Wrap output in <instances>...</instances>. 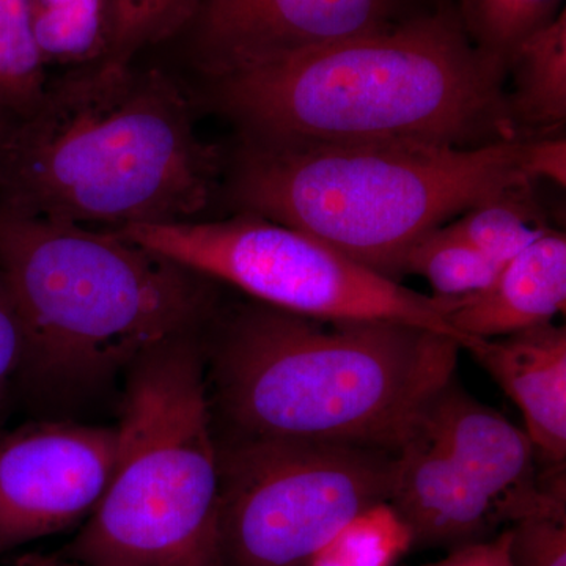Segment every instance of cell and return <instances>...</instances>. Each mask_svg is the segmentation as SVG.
<instances>
[{"mask_svg":"<svg viewBox=\"0 0 566 566\" xmlns=\"http://www.w3.org/2000/svg\"><path fill=\"white\" fill-rule=\"evenodd\" d=\"M510 528L485 542L472 543V545L449 551V556L433 564L419 566H513L510 556Z\"/></svg>","mask_w":566,"mask_h":566,"instance_id":"26","label":"cell"},{"mask_svg":"<svg viewBox=\"0 0 566 566\" xmlns=\"http://www.w3.org/2000/svg\"><path fill=\"white\" fill-rule=\"evenodd\" d=\"M513 91L506 96L516 139L560 134L566 120V13L532 33L510 63Z\"/></svg>","mask_w":566,"mask_h":566,"instance_id":"15","label":"cell"},{"mask_svg":"<svg viewBox=\"0 0 566 566\" xmlns=\"http://www.w3.org/2000/svg\"><path fill=\"white\" fill-rule=\"evenodd\" d=\"M48 81L32 36L29 0H0V115L10 122L24 117Z\"/></svg>","mask_w":566,"mask_h":566,"instance_id":"21","label":"cell"},{"mask_svg":"<svg viewBox=\"0 0 566 566\" xmlns=\"http://www.w3.org/2000/svg\"><path fill=\"white\" fill-rule=\"evenodd\" d=\"M416 0H200L182 35L208 81L386 31Z\"/></svg>","mask_w":566,"mask_h":566,"instance_id":"10","label":"cell"},{"mask_svg":"<svg viewBox=\"0 0 566 566\" xmlns=\"http://www.w3.org/2000/svg\"><path fill=\"white\" fill-rule=\"evenodd\" d=\"M200 0H109L107 61H136L137 54L182 35Z\"/></svg>","mask_w":566,"mask_h":566,"instance_id":"22","label":"cell"},{"mask_svg":"<svg viewBox=\"0 0 566 566\" xmlns=\"http://www.w3.org/2000/svg\"><path fill=\"white\" fill-rule=\"evenodd\" d=\"M29 17L46 70H80L109 57V0H29Z\"/></svg>","mask_w":566,"mask_h":566,"instance_id":"16","label":"cell"},{"mask_svg":"<svg viewBox=\"0 0 566 566\" xmlns=\"http://www.w3.org/2000/svg\"><path fill=\"white\" fill-rule=\"evenodd\" d=\"M126 371L109 485L57 554L87 566H221L203 335L156 346Z\"/></svg>","mask_w":566,"mask_h":566,"instance_id":"6","label":"cell"},{"mask_svg":"<svg viewBox=\"0 0 566 566\" xmlns=\"http://www.w3.org/2000/svg\"><path fill=\"white\" fill-rule=\"evenodd\" d=\"M24 359V335L20 319L0 279V405L10 379Z\"/></svg>","mask_w":566,"mask_h":566,"instance_id":"25","label":"cell"},{"mask_svg":"<svg viewBox=\"0 0 566 566\" xmlns=\"http://www.w3.org/2000/svg\"><path fill=\"white\" fill-rule=\"evenodd\" d=\"M504 76L465 35L450 0L386 29L210 81L212 99L260 142L516 139Z\"/></svg>","mask_w":566,"mask_h":566,"instance_id":"3","label":"cell"},{"mask_svg":"<svg viewBox=\"0 0 566 566\" xmlns=\"http://www.w3.org/2000/svg\"><path fill=\"white\" fill-rule=\"evenodd\" d=\"M523 140L479 147L431 142L241 139L227 170L240 212L262 216L398 281L409 249L474 205L534 182Z\"/></svg>","mask_w":566,"mask_h":566,"instance_id":"4","label":"cell"},{"mask_svg":"<svg viewBox=\"0 0 566 566\" xmlns=\"http://www.w3.org/2000/svg\"><path fill=\"white\" fill-rule=\"evenodd\" d=\"M0 279L24 335L29 370L92 385L145 353L208 329L216 282L112 230L0 205Z\"/></svg>","mask_w":566,"mask_h":566,"instance_id":"5","label":"cell"},{"mask_svg":"<svg viewBox=\"0 0 566 566\" xmlns=\"http://www.w3.org/2000/svg\"><path fill=\"white\" fill-rule=\"evenodd\" d=\"M10 120L7 117H3V115H0V137L3 136V133L7 132V128L10 126Z\"/></svg>","mask_w":566,"mask_h":566,"instance_id":"28","label":"cell"},{"mask_svg":"<svg viewBox=\"0 0 566 566\" xmlns=\"http://www.w3.org/2000/svg\"><path fill=\"white\" fill-rule=\"evenodd\" d=\"M222 172V153L197 133L185 88L134 61L48 81L0 137V205L92 229L197 221Z\"/></svg>","mask_w":566,"mask_h":566,"instance_id":"1","label":"cell"},{"mask_svg":"<svg viewBox=\"0 0 566 566\" xmlns=\"http://www.w3.org/2000/svg\"><path fill=\"white\" fill-rule=\"evenodd\" d=\"M509 528L513 566H566V515L528 516Z\"/></svg>","mask_w":566,"mask_h":566,"instance_id":"23","label":"cell"},{"mask_svg":"<svg viewBox=\"0 0 566 566\" xmlns=\"http://www.w3.org/2000/svg\"><path fill=\"white\" fill-rule=\"evenodd\" d=\"M115 455L117 427L36 422L0 436V556L87 520Z\"/></svg>","mask_w":566,"mask_h":566,"instance_id":"9","label":"cell"},{"mask_svg":"<svg viewBox=\"0 0 566 566\" xmlns=\"http://www.w3.org/2000/svg\"><path fill=\"white\" fill-rule=\"evenodd\" d=\"M501 266L488 260L447 226L417 241L405 255L401 274H417L430 283L438 300H463L483 292Z\"/></svg>","mask_w":566,"mask_h":566,"instance_id":"19","label":"cell"},{"mask_svg":"<svg viewBox=\"0 0 566 566\" xmlns=\"http://www.w3.org/2000/svg\"><path fill=\"white\" fill-rule=\"evenodd\" d=\"M208 327V392L223 438L397 452L463 349L412 324L312 318L252 300L219 308Z\"/></svg>","mask_w":566,"mask_h":566,"instance_id":"2","label":"cell"},{"mask_svg":"<svg viewBox=\"0 0 566 566\" xmlns=\"http://www.w3.org/2000/svg\"><path fill=\"white\" fill-rule=\"evenodd\" d=\"M221 566H307L346 521L389 501L395 452L219 438Z\"/></svg>","mask_w":566,"mask_h":566,"instance_id":"8","label":"cell"},{"mask_svg":"<svg viewBox=\"0 0 566 566\" xmlns=\"http://www.w3.org/2000/svg\"><path fill=\"white\" fill-rule=\"evenodd\" d=\"M387 502L411 528L415 547L453 551L506 528L490 499L420 427L395 452Z\"/></svg>","mask_w":566,"mask_h":566,"instance_id":"12","label":"cell"},{"mask_svg":"<svg viewBox=\"0 0 566 566\" xmlns=\"http://www.w3.org/2000/svg\"><path fill=\"white\" fill-rule=\"evenodd\" d=\"M465 352L520 409L543 468H565V327L547 323L504 337L476 338Z\"/></svg>","mask_w":566,"mask_h":566,"instance_id":"13","label":"cell"},{"mask_svg":"<svg viewBox=\"0 0 566 566\" xmlns=\"http://www.w3.org/2000/svg\"><path fill=\"white\" fill-rule=\"evenodd\" d=\"M521 161L528 180H547L565 188L566 139L564 134L523 140Z\"/></svg>","mask_w":566,"mask_h":566,"instance_id":"24","label":"cell"},{"mask_svg":"<svg viewBox=\"0 0 566 566\" xmlns=\"http://www.w3.org/2000/svg\"><path fill=\"white\" fill-rule=\"evenodd\" d=\"M465 35L501 76L517 48L556 20L562 0H450Z\"/></svg>","mask_w":566,"mask_h":566,"instance_id":"18","label":"cell"},{"mask_svg":"<svg viewBox=\"0 0 566 566\" xmlns=\"http://www.w3.org/2000/svg\"><path fill=\"white\" fill-rule=\"evenodd\" d=\"M411 549V528L389 502H379L346 521L307 566H397Z\"/></svg>","mask_w":566,"mask_h":566,"instance_id":"20","label":"cell"},{"mask_svg":"<svg viewBox=\"0 0 566 566\" xmlns=\"http://www.w3.org/2000/svg\"><path fill=\"white\" fill-rule=\"evenodd\" d=\"M14 566H87L69 560L55 554V556H25L14 564Z\"/></svg>","mask_w":566,"mask_h":566,"instance_id":"27","label":"cell"},{"mask_svg":"<svg viewBox=\"0 0 566 566\" xmlns=\"http://www.w3.org/2000/svg\"><path fill=\"white\" fill-rule=\"evenodd\" d=\"M112 232L270 307L312 318L412 324L449 335L463 349L474 344L450 326L444 300L262 216L240 212L221 221L144 223Z\"/></svg>","mask_w":566,"mask_h":566,"instance_id":"7","label":"cell"},{"mask_svg":"<svg viewBox=\"0 0 566 566\" xmlns=\"http://www.w3.org/2000/svg\"><path fill=\"white\" fill-rule=\"evenodd\" d=\"M447 227L501 268L549 230L532 193V182L474 205Z\"/></svg>","mask_w":566,"mask_h":566,"instance_id":"17","label":"cell"},{"mask_svg":"<svg viewBox=\"0 0 566 566\" xmlns=\"http://www.w3.org/2000/svg\"><path fill=\"white\" fill-rule=\"evenodd\" d=\"M446 301V300H444ZM450 326L469 340L553 323L566 305V238L547 230L504 264L483 292L446 301Z\"/></svg>","mask_w":566,"mask_h":566,"instance_id":"14","label":"cell"},{"mask_svg":"<svg viewBox=\"0 0 566 566\" xmlns=\"http://www.w3.org/2000/svg\"><path fill=\"white\" fill-rule=\"evenodd\" d=\"M419 427L490 499L505 527L566 515L565 468H543L524 428L472 397L457 376L431 398Z\"/></svg>","mask_w":566,"mask_h":566,"instance_id":"11","label":"cell"}]
</instances>
